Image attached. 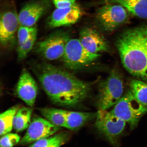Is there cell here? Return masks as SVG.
<instances>
[{
	"label": "cell",
	"instance_id": "cell-1",
	"mask_svg": "<svg viewBox=\"0 0 147 147\" xmlns=\"http://www.w3.org/2000/svg\"><path fill=\"white\" fill-rule=\"evenodd\" d=\"M32 69L44 90L57 105L73 107L89 94V84L60 68L43 63L34 65Z\"/></svg>",
	"mask_w": 147,
	"mask_h": 147
},
{
	"label": "cell",
	"instance_id": "cell-2",
	"mask_svg": "<svg viewBox=\"0 0 147 147\" xmlns=\"http://www.w3.org/2000/svg\"><path fill=\"white\" fill-rule=\"evenodd\" d=\"M116 46L126 70L147 82V25L125 31L117 38Z\"/></svg>",
	"mask_w": 147,
	"mask_h": 147
},
{
	"label": "cell",
	"instance_id": "cell-3",
	"mask_svg": "<svg viewBox=\"0 0 147 147\" xmlns=\"http://www.w3.org/2000/svg\"><path fill=\"white\" fill-rule=\"evenodd\" d=\"M124 87L120 74L115 69L112 71L99 87L96 102L99 110H107L115 106L123 96Z\"/></svg>",
	"mask_w": 147,
	"mask_h": 147
},
{
	"label": "cell",
	"instance_id": "cell-4",
	"mask_svg": "<svg viewBox=\"0 0 147 147\" xmlns=\"http://www.w3.org/2000/svg\"><path fill=\"white\" fill-rule=\"evenodd\" d=\"M100 56L88 51L79 39H70L62 58L64 66L70 70H78L90 65Z\"/></svg>",
	"mask_w": 147,
	"mask_h": 147
},
{
	"label": "cell",
	"instance_id": "cell-5",
	"mask_svg": "<svg viewBox=\"0 0 147 147\" xmlns=\"http://www.w3.org/2000/svg\"><path fill=\"white\" fill-rule=\"evenodd\" d=\"M147 112L142 105L134 97L130 91L123 96L110 112L126 123L132 128L136 125L140 119Z\"/></svg>",
	"mask_w": 147,
	"mask_h": 147
},
{
	"label": "cell",
	"instance_id": "cell-6",
	"mask_svg": "<svg viewBox=\"0 0 147 147\" xmlns=\"http://www.w3.org/2000/svg\"><path fill=\"white\" fill-rule=\"evenodd\" d=\"M70 39L68 33L62 30L57 31L37 43L34 50L46 60L58 59L63 57L66 45Z\"/></svg>",
	"mask_w": 147,
	"mask_h": 147
},
{
	"label": "cell",
	"instance_id": "cell-7",
	"mask_svg": "<svg viewBox=\"0 0 147 147\" xmlns=\"http://www.w3.org/2000/svg\"><path fill=\"white\" fill-rule=\"evenodd\" d=\"M96 117L95 125L98 131L111 144L117 145L126 123L107 110H99Z\"/></svg>",
	"mask_w": 147,
	"mask_h": 147
},
{
	"label": "cell",
	"instance_id": "cell-8",
	"mask_svg": "<svg viewBox=\"0 0 147 147\" xmlns=\"http://www.w3.org/2000/svg\"><path fill=\"white\" fill-rule=\"evenodd\" d=\"M124 7L119 4L108 3L97 11V21L105 30L112 31L124 23L128 14Z\"/></svg>",
	"mask_w": 147,
	"mask_h": 147
},
{
	"label": "cell",
	"instance_id": "cell-9",
	"mask_svg": "<svg viewBox=\"0 0 147 147\" xmlns=\"http://www.w3.org/2000/svg\"><path fill=\"white\" fill-rule=\"evenodd\" d=\"M46 119L40 117H34L28 128L26 133L20 141V144L25 145L54 135L60 130Z\"/></svg>",
	"mask_w": 147,
	"mask_h": 147
},
{
	"label": "cell",
	"instance_id": "cell-10",
	"mask_svg": "<svg viewBox=\"0 0 147 147\" xmlns=\"http://www.w3.org/2000/svg\"><path fill=\"white\" fill-rule=\"evenodd\" d=\"M51 5L49 0H33L26 4L18 16L20 25L32 26L48 11Z\"/></svg>",
	"mask_w": 147,
	"mask_h": 147
},
{
	"label": "cell",
	"instance_id": "cell-11",
	"mask_svg": "<svg viewBox=\"0 0 147 147\" xmlns=\"http://www.w3.org/2000/svg\"><path fill=\"white\" fill-rule=\"evenodd\" d=\"M80 6L75 3L67 8H57L47 20V25L51 28L68 26L77 22L82 16Z\"/></svg>",
	"mask_w": 147,
	"mask_h": 147
},
{
	"label": "cell",
	"instance_id": "cell-12",
	"mask_svg": "<svg viewBox=\"0 0 147 147\" xmlns=\"http://www.w3.org/2000/svg\"><path fill=\"white\" fill-rule=\"evenodd\" d=\"M18 96L27 105L34 106L37 95L38 87L35 80L26 69L22 71L16 87Z\"/></svg>",
	"mask_w": 147,
	"mask_h": 147
},
{
	"label": "cell",
	"instance_id": "cell-13",
	"mask_svg": "<svg viewBox=\"0 0 147 147\" xmlns=\"http://www.w3.org/2000/svg\"><path fill=\"white\" fill-rule=\"evenodd\" d=\"M79 40L83 46L93 54H100L107 50L108 45L105 38L93 29H83L80 33Z\"/></svg>",
	"mask_w": 147,
	"mask_h": 147
},
{
	"label": "cell",
	"instance_id": "cell-14",
	"mask_svg": "<svg viewBox=\"0 0 147 147\" xmlns=\"http://www.w3.org/2000/svg\"><path fill=\"white\" fill-rule=\"evenodd\" d=\"M20 25L18 16L15 11L7 10L1 14L0 41L6 45L11 41Z\"/></svg>",
	"mask_w": 147,
	"mask_h": 147
},
{
	"label": "cell",
	"instance_id": "cell-15",
	"mask_svg": "<svg viewBox=\"0 0 147 147\" xmlns=\"http://www.w3.org/2000/svg\"><path fill=\"white\" fill-rule=\"evenodd\" d=\"M107 3L122 5L133 15L147 19V0H105Z\"/></svg>",
	"mask_w": 147,
	"mask_h": 147
},
{
	"label": "cell",
	"instance_id": "cell-16",
	"mask_svg": "<svg viewBox=\"0 0 147 147\" xmlns=\"http://www.w3.org/2000/svg\"><path fill=\"white\" fill-rule=\"evenodd\" d=\"M96 115L97 113L67 111L65 128L72 130L78 129Z\"/></svg>",
	"mask_w": 147,
	"mask_h": 147
},
{
	"label": "cell",
	"instance_id": "cell-17",
	"mask_svg": "<svg viewBox=\"0 0 147 147\" xmlns=\"http://www.w3.org/2000/svg\"><path fill=\"white\" fill-rule=\"evenodd\" d=\"M68 133L62 132L35 141L29 147H61L70 138Z\"/></svg>",
	"mask_w": 147,
	"mask_h": 147
},
{
	"label": "cell",
	"instance_id": "cell-18",
	"mask_svg": "<svg viewBox=\"0 0 147 147\" xmlns=\"http://www.w3.org/2000/svg\"><path fill=\"white\" fill-rule=\"evenodd\" d=\"M39 110L51 123L58 127L65 128L67 110L51 108H41Z\"/></svg>",
	"mask_w": 147,
	"mask_h": 147
},
{
	"label": "cell",
	"instance_id": "cell-19",
	"mask_svg": "<svg viewBox=\"0 0 147 147\" xmlns=\"http://www.w3.org/2000/svg\"><path fill=\"white\" fill-rule=\"evenodd\" d=\"M32 109L23 107L19 108L14 117L13 128L16 132L24 131L28 128L31 122Z\"/></svg>",
	"mask_w": 147,
	"mask_h": 147
},
{
	"label": "cell",
	"instance_id": "cell-20",
	"mask_svg": "<svg viewBox=\"0 0 147 147\" xmlns=\"http://www.w3.org/2000/svg\"><path fill=\"white\" fill-rule=\"evenodd\" d=\"M19 108L18 106L13 107L1 114L0 135L1 137L11 131L13 128L14 116Z\"/></svg>",
	"mask_w": 147,
	"mask_h": 147
},
{
	"label": "cell",
	"instance_id": "cell-21",
	"mask_svg": "<svg viewBox=\"0 0 147 147\" xmlns=\"http://www.w3.org/2000/svg\"><path fill=\"white\" fill-rule=\"evenodd\" d=\"M129 87L130 91L135 98L142 105L147 106V83L141 80H132Z\"/></svg>",
	"mask_w": 147,
	"mask_h": 147
},
{
	"label": "cell",
	"instance_id": "cell-22",
	"mask_svg": "<svg viewBox=\"0 0 147 147\" xmlns=\"http://www.w3.org/2000/svg\"><path fill=\"white\" fill-rule=\"evenodd\" d=\"M38 29L35 25L27 26L20 25L18 29V47L23 45L37 34Z\"/></svg>",
	"mask_w": 147,
	"mask_h": 147
},
{
	"label": "cell",
	"instance_id": "cell-23",
	"mask_svg": "<svg viewBox=\"0 0 147 147\" xmlns=\"http://www.w3.org/2000/svg\"><path fill=\"white\" fill-rule=\"evenodd\" d=\"M36 36L37 34L35 35L23 45L18 46L17 55L18 60H22L26 57L34 47L36 39Z\"/></svg>",
	"mask_w": 147,
	"mask_h": 147
},
{
	"label": "cell",
	"instance_id": "cell-24",
	"mask_svg": "<svg viewBox=\"0 0 147 147\" xmlns=\"http://www.w3.org/2000/svg\"><path fill=\"white\" fill-rule=\"evenodd\" d=\"M20 138L17 134L8 133L2 136L0 145L1 147H12L20 142Z\"/></svg>",
	"mask_w": 147,
	"mask_h": 147
},
{
	"label": "cell",
	"instance_id": "cell-25",
	"mask_svg": "<svg viewBox=\"0 0 147 147\" xmlns=\"http://www.w3.org/2000/svg\"><path fill=\"white\" fill-rule=\"evenodd\" d=\"M53 3L57 8H67L76 3V0H52Z\"/></svg>",
	"mask_w": 147,
	"mask_h": 147
}]
</instances>
